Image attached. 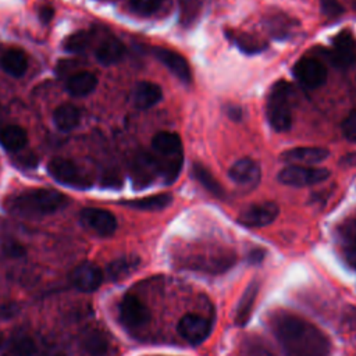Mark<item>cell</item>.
<instances>
[{"instance_id":"7bdbcfd3","label":"cell","mask_w":356,"mask_h":356,"mask_svg":"<svg viewBox=\"0 0 356 356\" xmlns=\"http://www.w3.org/2000/svg\"><path fill=\"white\" fill-rule=\"evenodd\" d=\"M4 356H13V355H11V353H10V355H4Z\"/></svg>"},{"instance_id":"1f68e13d","label":"cell","mask_w":356,"mask_h":356,"mask_svg":"<svg viewBox=\"0 0 356 356\" xmlns=\"http://www.w3.org/2000/svg\"><path fill=\"white\" fill-rule=\"evenodd\" d=\"M235 42H236L238 47L246 53H259V51H263V49H266V43H263L259 39H256L250 35H246V33L236 35Z\"/></svg>"},{"instance_id":"60d3db41","label":"cell","mask_w":356,"mask_h":356,"mask_svg":"<svg viewBox=\"0 0 356 356\" xmlns=\"http://www.w3.org/2000/svg\"><path fill=\"white\" fill-rule=\"evenodd\" d=\"M263 259V252L261 250H256V252H253L252 254H250V260H257V261H260Z\"/></svg>"},{"instance_id":"5b68a950","label":"cell","mask_w":356,"mask_h":356,"mask_svg":"<svg viewBox=\"0 0 356 356\" xmlns=\"http://www.w3.org/2000/svg\"><path fill=\"white\" fill-rule=\"evenodd\" d=\"M47 171L51 178H54L57 182L74 186V188H88L90 186V181L85 178L78 167L63 157H54L47 164Z\"/></svg>"},{"instance_id":"d6a6232c","label":"cell","mask_w":356,"mask_h":356,"mask_svg":"<svg viewBox=\"0 0 356 356\" xmlns=\"http://www.w3.org/2000/svg\"><path fill=\"white\" fill-rule=\"evenodd\" d=\"M161 0H129L131 8L140 15H150L160 8Z\"/></svg>"},{"instance_id":"f546056e","label":"cell","mask_w":356,"mask_h":356,"mask_svg":"<svg viewBox=\"0 0 356 356\" xmlns=\"http://www.w3.org/2000/svg\"><path fill=\"white\" fill-rule=\"evenodd\" d=\"M90 42V33L86 31H79L70 35L64 40V49L70 53H81L83 51Z\"/></svg>"},{"instance_id":"d590c367","label":"cell","mask_w":356,"mask_h":356,"mask_svg":"<svg viewBox=\"0 0 356 356\" xmlns=\"http://www.w3.org/2000/svg\"><path fill=\"white\" fill-rule=\"evenodd\" d=\"M3 252L8 257H22L25 254V248L17 241H7L3 245Z\"/></svg>"},{"instance_id":"9c48e42d","label":"cell","mask_w":356,"mask_h":356,"mask_svg":"<svg viewBox=\"0 0 356 356\" xmlns=\"http://www.w3.org/2000/svg\"><path fill=\"white\" fill-rule=\"evenodd\" d=\"M79 218L85 227L90 228L102 236L111 235L117 228V220L114 214L104 209L86 207L81 211Z\"/></svg>"},{"instance_id":"b9f144b4","label":"cell","mask_w":356,"mask_h":356,"mask_svg":"<svg viewBox=\"0 0 356 356\" xmlns=\"http://www.w3.org/2000/svg\"><path fill=\"white\" fill-rule=\"evenodd\" d=\"M39 356H64V355L58 352H44V353H40Z\"/></svg>"},{"instance_id":"277c9868","label":"cell","mask_w":356,"mask_h":356,"mask_svg":"<svg viewBox=\"0 0 356 356\" xmlns=\"http://www.w3.org/2000/svg\"><path fill=\"white\" fill-rule=\"evenodd\" d=\"M330 171L320 167L310 165H288L278 174V181L288 186H309L325 181Z\"/></svg>"},{"instance_id":"52a82bcc","label":"cell","mask_w":356,"mask_h":356,"mask_svg":"<svg viewBox=\"0 0 356 356\" xmlns=\"http://www.w3.org/2000/svg\"><path fill=\"white\" fill-rule=\"evenodd\" d=\"M293 75L307 89L320 88L327 79L325 65L316 58H300L293 67Z\"/></svg>"},{"instance_id":"8fae6325","label":"cell","mask_w":356,"mask_h":356,"mask_svg":"<svg viewBox=\"0 0 356 356\" xmlns=\"http://www.w3.org/2000/svg\"><path fill=\"white\" fill-rule=\"evenodd\" d=\"M278 216V206L273 202H263L257 204H252L248 209H245L239 217L238 221L250 228L264 227L271 224L275 217Z\"/></svg>"},{"instance_id":"7402d4cb","label":"cell","mask_w":356,"mask_h":356,"mask_svg":"<svg viewBox=\"0 0 356 356\" xmlns=\"http://www.w3.org/2000/svg\"><path fill=\"white\" fill-rule=\"evenodd\" d=\"M124 53H125L124 44L118 39L110 38L100 43V46L95 51V56L100 64L111 65L118 63L122 58Z\"/></svg>"},{"instance_id":"7a4b0ae2","label":"cell","mask_w":356,"mask_h":356,"mask_svg":"<svg viewBox=\"0 0 356 356\" xmlns=\"http://www.w3.org/2000/svg\"><path fill=\"white\" fill-rule=\"evenodd\" d=\"M64 193L54 189H31L6 200L8 211L21 216H44L51 214L67 204Z\"/></svg>"},{"instance_id":"f1b7e54d","label":"cell","mask_w":356,"mask_h":356,"mask_svg":"<svg viewBox=\"0 0 356 356\" xmlns=\"http://www.w3.org/2000/svg\"><path fill=\"white\" fill-rule=\"evenodd\" d=\"M243 356H274L268 343L261 338H248L242 345Z\"/></svg>"},{"instance_id":"f35d334b","label":"cell","mask_w":356,"mask_h":356,"mask_svg":"<svg viewBox=\"0 0 356 356\" xmlns=\"http://www.w3.org/2000/svg\"><path fill=\"white\" fill-rule=\"evenodd\" d=\"M53 15H54V10L50 8V7H46V6L39 13V17L43 22H49L53 18Z\"/></svg>"},{"instance_id":"83f0119b","label":"cell","mask_w":356,"mask_h":356,"mask_svg":"<svg viewBox=\"0 0 356 356\" xmlns=\"http://www.w3.org/2000/svg\"><path fill=\"white\" fill-rule=\"evenodd\" d=\"M138 264V259L134 257H121L114 261H111L107 266V274L111 280H120L125 275H128Z\"/></svg>"},{"instance_id":"74e56055","label":"cell","mask_w":356,"mask_h":356,"mask_svg":"<svg viewBox=\"0 0 356 356\" xmlns=\"http://www.w3.org/2000/svg\"><path fill=\"white\" fill-rule=\"evenodd\" d=\"M339 164L345 165V167H355L356 165V153H349V154L343 156L339 160Z\"/></svg>"},{"instance_id":"d6986e66","label":"cell","mask_w":356,"mask_h":356,"mask_svg":"<svg viewBox=\"0 0 356 356\" xmlns=\"http://www.w3.org/2000/svg\"><path fill=\"white\" fill-rule=\"evenodd\" d=\"M28 143L26 131L15 124H4L0 127V145L10 152H17Z\"/></svg>"},{"instance_id":"4316f807","label":"cell","mask_w":356,"mask_h":356,"mask_svg":"<svg viewBox=\"0 0 356 356\" xmlns=\"http://www.w3.org/2000/svg\"><path fill=\"white\" fill-rule=\"evenodd\" d=\"M82 348L90 356H103L107 352L108 341L106 335L99 330H90L83 335Z\"/></svg>"},{"instance_id":"8992f818","label":"cell","mask_w":356,"mask_h":356,"mask_svg":"<svg viewBox=\"0 0 356 356\" xmlns=\"http://www.w3.org/2000/svg\"><path fill=\"white\" fill-rule=\"evenodd\" d=\"M150 318V312L145 303L135 295L127 293L120 303V320L129 328L135 330L145 325Z\"/></svg>"},{"instance_id":"ba28073f","label":"cell","mask_w":356,"mask_h":356,"mask_svg":"<svg viewBox=\"0 0 356 356\" xmlns=\"http://www.w3.org/2000/svg\"><path fill=\"white\" fill-rule=\"evenodd\" d=\"M179 335L192 345L202 343L211 331L210 321L199 314L188 313L178 323Z\"/></svg>"},{"instance_id":"2e32d148","label":"cell","mask_w":356,"mask_h":356,"mask_svg":"<svg viewBox=\"0 0 356 356\" xmlns=\"http://www.w3.org/2000/svg\"><path fill=\"white\" fill-rule=\"evenodd\" d=\"M154 56L159 58L160 63H163L179 81L188 83L191 82V68L188 61L177 51L168 50V49H156Z\"/></svg>"},{"instance_id":"4fadbf2b","label":"cell","mask_w":356,"mask_h":356,"mask_svg":"<svg viewBox=\"0 0 356 356\" xmlns=\"http://www.w3.org/2000/svg\"><path fill=\"white\" fill-rule=\"evenodd\" d=\"M160 174L159 159L149 153H139L134 160L132 179L136 188H145L150 185Z\"/></svg>"},{"instance_id":"836d02e7","label":"cell","mask_w":356,"mask_h":356,"mask_svg":"<svg viewBox=\"0 0 356 356\" xmlns=\"http://www.w3.org/2000/svg\"><path fill=\"white\" fill-rule=\"evenodd\" d=\"M341 129L343 136L349 140V142H356V110L350 111L345 120L341 124Z\"/></svg>"},{"instance_id":"e575fe53","label":"cell","mask_w":356,"mask_h":356,"mask_svg":"<svg viewBox=\"0 0 356 356\" xmlns=\"http://www.w3.org/2000/svg\"><path fill=\"white\" fill-rule=\"evenodd\" d=\"M321 13L328 18H337L343 13V8L338 0H320Z\"/></svg>"},{"instance_id":"ab89813d","label":"cell","mask_w":356,"mask_h":356,"mask_svg":"<svg viewBox=\"0 0 356 356\" xmlns=\"http://www.w3.org/2000/svg\"><path fill=\"white\" fill-rule=\"evenodd\" d=\"M200 0H181V6L182 8H185V11H188L189 8H193L195 6H199Z\"/></svg>"},{"instance_id":"d4e9b609","label":"cell","mask_w":356,"mask_h":356,"mask_svg":"<svg viewBox=\"0 0 356 356\" xmlns=\"http://www.w3.org/2000/svg\"><path fill=\"white\" fill-rule=\"evenodd\" d=\"M172 202L171 195L168 193H159V195H152L140 199H132V200H124L121 202L127 207L138 209V210H147V211H154V210H161L167 207Z\"/></svg>"},{"instance_id":"5bb4252c","label":"cell","mask_w":356,"mask_h":356,"mask_svg":"<svg viewBox=\"0 0 356 356\" xmlns=\"http://www.w3.org/2000/svg\"><path fill=\"white\" fill-rule=\"evenodd\" d=\"M228 175L229 178L239 186H254L259 184L260 177H261V171L259 164L249 159V157H243L236 160L228 170Z\"/></svg>"},{"instance_id":"44dd1931","label":"cell","mask_w":356,"mask_h":356,"mask_svg":"<svg viewBox=\"0 0 356 356\" xmlns=\"http://www.w3.org/2000/svg\"><path fill=\"white\" fill-rule=\"evenodd\" d=\"M1 68L11 76H22L28 68L26 54L19 49L6 50L0 58Z\"/></svg>"},{"instance_id":"7c38bea8","label":"cell","mask_w":356,"mask_h":356,"mask_svg":"<svg viewBox=\"0 0 356 356\" xmlns=\"http://www.w3.org/2000/svg\"><path fill=\"white\" fill-rule=\"evenodd\" d=\"M332 63L341 68L349 67L356 58V43L353 35L345 29L341 31L334 39L330 51Z\"/></svg>"},{"instance_id":"cb8c5ba5","label":"cell","mask_w":356,"mask_h":356,"mask_svg":"<svg viewBox=\"0 0 356 356\" xmlns=\"http://www.w3.org/2000/svg\"><path fill=\"white\" fill-rule=\"evenodd\" d=\"M257 293H259V282L254 281L248 286V289L245 291V293L242 295V298L239 300V305H238V309H236V316H235L236 325L242 327L248 323V320L252 314L253 306L256 303Z\"/></svg>"},{"instance_id":"9a60e30c","label":"cell","mask_w":356,"mask_h":356,"mask_svg":"<svg viewBox=\"0 0 356 356\" xmlns=\"http://www.w3.org/2000/svg\"><path fill=\"white\" fill-rule=\"evenodd\" d=\"M328 150L324 147H314V146H303V147H293L281 154V159L285 163L291 164H317L328 157Z\"/></svg>"},{"instance_id":"3957f363","label":"cell","mask_w":356,"mask_h":356,"mask_svg":"<svg viewBox=\"0 0 356 356\" xmlns=\"http://www.w3.org/2000/svg\"><path fill=\"white\" fill-rule=\"evenodd\" d=\"M292 86L285 81L274 83L267 99V120L271 128L277 132H285L292 125V110H291Z\"/></svg>"},{"instance_id":"603a6c76","label":"cell","mask_w":356,"mask_h":356,"mask_svg":"<svg viewBox=\"0 0 356 356\" xmlns=\"http://www.w3.org/2000/svg\"><path fill=\"white\" fill-rule=\"evenodd\" d=\"M53 120L60 131H72L81 121V111L72 104H61L56 108Z\"/></svg>"},{"instance_id":"4dcf8cb0","label":"cell","mask_w":356,"mask_h":356,"mask_svg":"<svg viewBox=\"0 0 356 356\" xmlns=\"http://www.w3.org/2000/svg\"><path fill=\"white\" fill-rule=\"evenodd\" d=\"M36 352V343L29 337H17L11 342L13 356H35Z\"/></svg>"},{"instance_id":"e0dca14e","label":"cell","mask_w":356,"mask_h":356,"mask_svg":"<svg viewBox=\"0 0 356 356\" xmlns=\"http://www.w3.org/2000/svg\"><path fill=\"white\" fill-rule=\"evenodd\" d=\"M152 146L163 157V160L184 157L182 142H181L179 136L174 132H168V131L157 132L153 136Z\"/></svg>"},{"instance_id":"ffe728a7","label":"cell","mask_w":356,"mask_h":356,"mask_svg":"<svg viewBox=\"0 0 356 356\" xmlns=\"http://www.w3.org/2000/svg\"><path fill=\"white\" fill-rule=\"evenodd\" d=\"M97 86V76L89 71H81L74 74L67 81V90L70 95L82 97L92 93Z\"/></svg>"},{"instance_id":"30bf717a","label":"cell","mask_w":356,"mask_h":356,"mask_svg":"<svg viewBox=\"0 0 356 356\" xmlns=\"http://www.w3.org/2000/svg\"><path fill=\"white\" fill-rule=\"evenodd\" d=\"M70 280L76 289L82 292H95L103 282V271L95 263L83 261L72 270Z\"/></svg>"},{"instance_id":"484cf974","label":"cell","mask_w":356,"mask_h":356,"mask_svg":"<svg viewBox=\"0 0 356 356\" xmlns=\"http://www.w3.org/2000/svg\"><path fill=\"white\" fill-rule=\"evenodd\" d=\"M192 175L213 196L221 197L224 195L221 184L213 177V174L209 171V168H206L200 163H193V165H192Z\"/></svg>"},{"instance_id":"ac0fdd59","label":"cell","mask_w":356,"mask_h":356,"mask_svg":"<svg viewBox=\"0 0 356 356\" xmlns=\"http://www.w3.org/2000/svg\"><path fill=\"white\" fill-rule=\"evenodd\" d=\"M163 97L161 88L153 82H139L132 95V100L138 108H150Z\"/></svg>"},{"instance_id":"6da1fadb","label":"cell","mask_w":356,"mask_h":356,"mask_svg":"<svg viewBox=\"0 0 356 356\" xmlns=\"http://www.w3.org/2000/svg\"><path fill=\"white\" fill-rule=\"evenodd\" d=\"M268 325L278 339L284 356H330V339L307 320L278 310L271 313Z\"/></svg>"},{"instance_id":"8d00e7d4","label":"cell","mask_w":356,"mask_h":356,"mask_svg":"<svg viewBox=\"0 0 356 356\" xmlns=\"http://www.w3.org/2000/svg\"><path fill=\"white\" fill-rule=\"evenodd\" d=\"M345 324L350 335L356 339V307H349L345 313Z\"/></svg>"}]
</instances>
